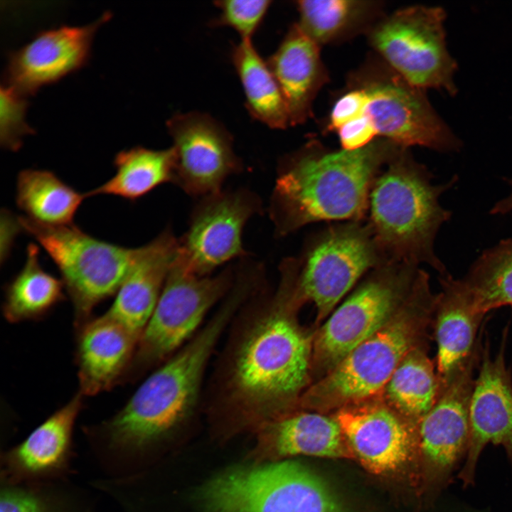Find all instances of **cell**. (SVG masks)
Masks as SVG:
<instances>
[{
  "label": "cell",
  "mask_w": 512,
  "mask_h": 512,
  "mask_svg": "<svg viewBox=\"0 0 512 512\" xmlns=\"http://www.w3.org/2000/svg\"><path fill=\"white\" fill-rule=\"evenodd\" d=\"M279 272L273 293L261 288L235 316L204 393L206 415L223 437L289 414L307 382L311 345L292 314L294 273L287 265Z\"/></svg>",
  "instance_id": "obj_1"
},
{
  "label": "cell",
  "mask_w": 512,
  "mask_h": 512,
  "mask_svg": "<svg viewBox=\"0 0 512 512\" xmlns=\"http://www.w3.org/2000/svg\"><path fill=\"white\" fill-rule=\"evenodd\" d=\"M245 293L232 289L184 346L154 369L114 415L82 427L105 477L139 471L151 449L190 418L203 402L210 361Z\"/></svg>",
  "instance_id": "obj_2"
},
{
  "label": "cell",
  "mask_w": 512,
  "mask_h": 512,
  "mask_svg": "<svg viewBox=\"0 0 512 512\" xmlns=\"http://www.w3.org/2000/svg\"><path fill=\"white\" fill-rule=\"evenodd\" d=\"M402 148L378 137L353 151L311 142L279 161L270 218L279 238L311 223L366 219L373 183Z\"/></svg>",
  "instance_id": "obj_3"
},
{
  "label": "cell",
  "mask_w": 512,
  "mask_h": 512,
  "mask_svg": "<svg viewBox=\"0 0 512 512\" xmlns=\"http://www.w3.org/2000/svg\"><path fill=\"white\" fill-rule=\"evenodd\" d=\"M431 176L407 148H401L373 183L366 221L388 262L426 263L443 275L446 269L434 241L451 213L439 198L455 180L434 185Z\"/></svg>",
  "instance_id": "obj_4"
},
{
  "label": "cell",
  "mask_w": 512,
  "mask_h": 512,
  "mask_svg": "<svg viewBox=\"0 0 512 512\" xmlns=\"http://www.w3.org/2000/svg\"><path fill=\"white\" fill-rule=\"evenodd\" d=\"M205 512H348L330 486L292 460L227 470L196 494Z\"/></svg>",
  "instance_id": "obj_5"
},
{
  "label": "cell",
  "mask_w": 512,
  "mask_h": 512,
  "mask_svg": "<svg viewBox=\"0 0 512 512\" xmlns=\"http://www.w3.org/2000/svg\"><path fill=\"white\" fill-rule=\"evenodd\" d=\"M437 296L421 284L404 314L356 347L301 398L306 407H333L369 398L388 383L405 356L415 346L434 311Z\"/></svg>",
  "instance_id": "obj_6"
},
{
  "label": "cell",
  "mask_w": 512,
  "mask_h": 512,
  "mask_svg": "<svg viewBox=\"0 0 512 512\" xmlns=\"http://www.w3.org/2000/svg\"><path fill=\"white\" fill-rule=\"evenodd\" d=\"M236 274L237 268L229 266L218 274L200 277L188 271L176 255L124 382L152 371L191 340L229 293Z\"/></svg>",
  "instance_id": "obj_7"
},
{
  "label": "cell",
  "mask_w": 512,
  "mask_h": 512,
  "mask_svg": "<svg viewBox=\"0 0 512 512\" xmlns=\"http://www.w3.org/2000/svg\"><path fill=\"white\" fill-rule=\"evenodd\" d=\"M55 264L74 309L75 329L89 321L93 309L117 292L136 248L110 243L75 225L50 226L18 218Z\"/></svg>",
  "instance_id": "obj_8"
},
{
  "label": "cell",
  "mask_w": 512,
  "mask_h": 512,
  "mask_svg": "<svg viewBox=\"0 0 512 512\" xmlns=\"http://www.w3.org/2000/svg\"><path fill=\"white\" fill-rule=\"evenodd\" d=\"M348 88L363 90L364 111L378 137L408 148L419 145L454 151L460 141L440 118L425 90L407 81L380 58L370 59L349 75Z\"/></svg>",
  "instance_id": "obj_9"
},
{
  "label": "cell",
  "mask_w": 512,
  "mask_h": 512,
  "mask_svg": "<svg viewBox=\"0 0 512 512\" xmlns=\"http://www.w3.org/2000/svg\"><path fill=\"white\" fill-rule=\"evenodd\" d=\"M298 259L296 297L314 303L318 319L366 272L389 263L366 221L333 224L308 240Z\"/></svg>",
  "instance_id": "obj_10"
},
{
  "label": "cell",
  "mask_w": 512,
  "mask_h": 512,
  "mask_svg": "<svg viewBox=\"0 0 512 512\" xmlns=\"http://www.w3.org/2000/svg\"><path fill=\"white\" fill-rule=\"evenodd\" d=\"M440 7L411 6L383 16L368 31L379 57L412 85L454 95L457 63L449 53Z\"/></svg>",
  "instance_id": "obj_11"
},
{
  "label": "cell",
  "mask_w": 512,
  "mask_h": 512,
  "mask_svg": "<svg viewBox=\"0 0 512 512\" xmlns=\"http://www.w3.org/2000/svg\"><path fill=\"white\" fill-rule=\"evenodd\" d=\"M418 266L389 262L372 270L319 331L314 345L317 363L332 369L385 326L412 289L421 270Z\"/></svg>",
  "instance_id": "obj_12"
},
{
  "label": "cell",
  "mask_w": 512,
  "mask_h": 512,
  "mask_svg": "<svg viewBox=\"0 0 512 512\" xmlns=\"http://www.w3.org/2000/svg\"><path fill=\"white\" fill-rule=\"evenodd\" d=\"M198 199L187 231L178 239L177 257L188 271L205 277L226 262L247 257L243 229L262 210V205L257 194L246 188L222 190Z\"/></svg>",
  "instance_id": "obj_13"
},
{
  "label": "cell",
  "mask_w": 512,
  "mask_h": 512,
  "mask_svg": "<svg viewBox=\"0 0 512 512\" xmlns=\"http://www.w3.org/2000/svg\"><path fill=\"white\" fill-rule=\"evenodd\" d=\"M174 154V181L188 195L201 198L223 190L226 179L242 171L233 139L216 119L192 111L166 122Z\"/></svg>",
  "instance_id": "obj_14"
},
{
  "label": "cell",
  "mask_w": 512,
  "mask_h": 512,
  "mask_svg": "<svg viewBox=\"0 0 512 512\" xmlns=\"http://www.w3.org/2000/svg\"><path fill=\"white\" fill-rule=\"evenodd\" d=\"M481 353L441 390L430 410L420 420L417 437L430 484L437 490L450 481L466 457L470 437L469 402L474 373Z\"/></svg>",
  "instance_id": "obj_15"
},
{
  "label": "cell",
  "mask_w": 512,
  "mask_h": 512,
  "mask_svg": "<svg viewBox=\"0 0 512 512\" xmlns=\"http://www.w3.org/2000/svg\"><path fill=\"white\" fill-rule=\"evenodd\" d=\"M506 337L505 331L494 356L488 341L482 346L469 402V447L458 474L464 488L474 484L480 454L489 443L501 445L512 464V380L505 359Z\"/></svg>",
  "instance_id": "obj_16"
},
{
  "label": "cell",
  "mask_w": 512,
  "mask_h": 512,
  "mask_svg": "<svg viewBox=\"0 0 512 512\" xmlns=\"http://www.w3.org/2000/svg\"><path fill=\"white\" fill-rule=\"evenodd\" d=\"M76 393L23 440L0 452V481L35 484L70 478L76 453L73 434L83 407Z\"/></svg>",
  "instance_id": "obj_17"
},
{
  "label": "cell",
  "mask_w": 512,
  "mask_h": 512,
  "mask_svg": "<svg viewBox=\"0 0 512 512\" xmlns=\"http://www.w3.org/2000/svg\"><path fill=\"white\" fill-rule=\"evenodd\" d=\"M110 17L79 26H61L39 32L12 51L5 70V85L24 95L54 82L85 65L93 36Z\"/></svg>",
  "instance_id": "obj_18"
},
{
  "label": "cell",
  "mask_w": 512,
  "mask_h": 512,
  "mask_svg": "<svg viewBox=\"0 0 512 512\" xmlns=\"http://www.w3.org/2000/svg\"><path fill=\"white\" fill-rule=\"evenodd\" d=\"M76 332L78 392L95 395L124 382L139 338L107 312Z\"/></svg>",
  "instance_id": "obj_19"
},
{
  "label": "cell",
  "mask_w": 512,
  "mask_h": 512,
  "mask_svg": "<svg viewBox=\"0 0 512 512\" xmlns=\"http://www.w3.org/2000/svg\"><path fill=\"white\" fill-rule=\"evenodd\" d=\"M178 239L170 228L135 249L132 265L107 313L140 337L155 309L171 265Z\"/></svg>",
  "instance_id": "obj_20"
},
{
  "label": "cell",
  "mask_w": 512,
  "mask_h": 512,
  "mask_svg": "<svg viewBox=\"0 0 512 512\" xmlns=\"http://www.w3.org/2000/svg\"><path fill=\"white\" fill-rule=\"evenodd\" d=\"M441 284L442 291L437 295L434 309L439 392L481 351L477 334L484 317L475 310L462 279L446 273Z\"/></svg>",
  "instance_id": "obj_21"
},
{
  "label": "cell",
  "mask_w": 512,
  "mask_h": 512,
  "mask_svg": "<svg viewBox=\"0 0 512 512\" xmlns=\"http://www.w3.org/2000/svg\"><path fill=\"white\" fill-rule=\"evenodd\" d=\"M252 457L257 463L306 455L329 458L347 455L336 418L313 412H291L260 427Z\"/></svg>",
  "instance_id": "obj_22"
},
{
  "label": "cell",
  "mask_w": 512,
  "mask_h": 512,
  "mask_svg": "<svg viewBox=\"0 0 512 512\" xmlns=\"http://www.w3.org/2000/svg\"><path fill=\"white\" fill-rule=\"evenodd\" d=\"M336 420L346 442L370 471L389 472L409 458L411 434L391 410L381 406L346 408Z\"/></svg>",
  "instance_id": "obj_23"
},
{
  "label": "cell",
  "mask_w": 512,
  "mask_h": 512,
  "mask_svg": "<svg viewBox=\"0 0 512 512\" xmlns=\"http://www.w3.org/2000/svg\"><path fill=\"white\" fill-rule=\"evenodd\" d=\"M267 62L283 95L290 125L304 123L311 115L317 93L329 80L320 46L296 23Z\"/></svg>",
  "instance_id": "obj_24"
},
{
  "label": "cell",
  "mask_w": 512,
  "mask_h": 512,
  "mask_svg": "<svg viewBox=\"0 0 512 512\" xmlns=\"http://www.w3.org/2000/svg\"><path fill=\"white\" fill-rule=\"evenodd\" d=\"M380 1L301 0L297 1L301 30L321 46L366 34L383 16Z\"/></svg>",
  "instance_id": "obj_25"
},
{
  "label": "cell",
  "mask_w": 512,
  "mask_h": 512,
  "mask_svg": "<svg viewBox=\"0 0 512 512\" xmlns=\"http://www.w3.org/2000/svg\"><path fill=\"white\" fill-rule=\"evenodd\" d=\"M62 280L47 272L39 260V249L30 243L23 268L4 288L3 315L10 323L45 318L65 299Z\"/></svg>",
  "instance_id": "obj_26"
},
{
  "label": "cell",
  "mask_w": 512,
  "mask_h": 512,
  "mask_svg": "<svg viewBox=\"0 0 512 512\" xmlns=\"http://www.w3.org/2000/svg\"><path fill=\"white\" fill-rule=\"evenodd\" d=\"M231 59L250 114L272 129H283L290 125L280 87L267 60L260 55L252 40H240L235 45Z\"/></svg>",
  "instance_id": "obj_27"
},
{
  "label": "cell",
  "mask_w": 512,
  "mask_h": 512,
  "mask_svg": "<svg viewBox=\"0 0 512 512\" xmlns=\"http://www.w3.org/2000/svg\"><path fill=\"white\" fill-rule=\"evenodd\" d=\"M114 175L85 193L86 197L111 195L134 201L159 186L174 181L175 161L171 147L151 149L135 146L116 154Z\"/></svg>",
  "instance_id": "obj_28"
},
{
  "label": "cell",
  "mask_w": 512,
  "mask_h": 512,
  "mask_svg": "<svg viewBox=\"0 0 512 512\" xmlns=\"http://www.w3.org/2000/svg\"><path fill=\"white\" fill-rule=\"evenodd\" d=\"M86 198L50 171L25 169L17 176L16 205L26 218L43 225H72Z\"/></svg>",
  "instance_id": "obj_29"
},
{
  "label": "cell",
  "mask_w": 512,
  "mask_h": 512,
  "mask_svg": "<svg viewBox=\"0 0 512 512\" xmlns=\"http://www.w3.org/2000/svg\"><path fill=\"white\" fill-rule=\"evenodd\" d=\"M70 478L35 484L0 481V512H97V491Z\"/></svg>",
  "instance_id": "obj_30"
},
{
  "label": "cell",
  "mask_w": 512,
  "mask_h": 512,
  "mask_svg": "<svg viewBox=\"0 0 512 512\" xmlns=\"http://www.w3.org/2000/svg\"><path fill=\"white\" fill-rule=\"evenodd\" d=\"M385 388L393 406L418 423L433 407L439 392L437 373L420 347L405 356Z\"/></svg>",
  "instance_id": "obj_31"
},
{
  "label": "cell",
  "mask_w": 512,
  "mask_h": 512,
  "mask_svg": "<svg viewBox=\"0 0 512 512\" xmlns=\"http://www.w3.org/2000/svg\"><path fill=\"white\" fill-rule=\"evenodd\" d=\"M462 281L479 314L512 306V238L485 250Z\"/></svg>",
  "instance_id": "obj_32"
},
{
  "label": "cell",
  "mask_w": 512,
  "mask_h": 512,
  "mask_svg": "<svg viewBox=\"0 0 512 512\" xmlns=\"http://www.w3.org/2000/svg\"><path fill=\"white\" fill-rule=\"evenodd\" d=\"M214 3L220 11L214 24L234 29L243 41L252 40L262 23L272 1L220 0Z\"/></svg>",
  "instance_id": "obj_33"
},
{
  "label": "cell",
  "mask_w": 512,
  "mask_h": 512,
  "mask_svg": "<svg viewBox=\"0 0 512 512\" xmlns=\"http://www.w3.org/2000/svg\"><path fill=\"white\" fill-rule=\"evenodd\" d=\"M0 142L6 149L16 151L23 137L33 133L25 119L28 102L26 96L1 85L0 91Z\"/></svg>",
  "instance_id": "obj_34"
},
{
  "label": "cell",
  "mask_w": 512,
  "mask_h": 512,
  "mask_svg": "<svg viewBox=\"0 0 512 512\" xmlns=\"http://www.w3.org/2000/svg\"><path fill=\"white\" fill-rule=\"evenodd\" d=\"M367 97L358 88H348L334 103L329 119L327 129L337 131L341 126L364 114Z\"/></svg>",
  "instance_id": "obj_35"
},
{
  "label": "cell",
  "mask_w": 512,
  "mask_h": 512,
  "mask_svg": "<svg viewBox=\"0 0 512 512\" xmlns=\"http://www.w3.org/2000/svg\"><path fill=\"white\" fill-rule=\"evenodd\" d=\"M336 132L341 149L348 151L363 148L378 137L375 127L365 114L348 122Z\"/></svg>",
  "instance_id": "obj_36"
},
{
  "label": "cell",
  "mask_w": 512,
  "mask_h": 512,
  "mask_svg": "<svg viewBox=\"0 0 512 512\" xmlns=\"http://www.w3.org/2000/svg\"><path fill=\"white\" fill-rule=\"evenodd\" d=\"M512 189V179H507ZM512 211V191L506 198L499 201L491 210L494 214H505Z\"/></svg>",
  "instance_id": "obj_37"
}]
</instances>
